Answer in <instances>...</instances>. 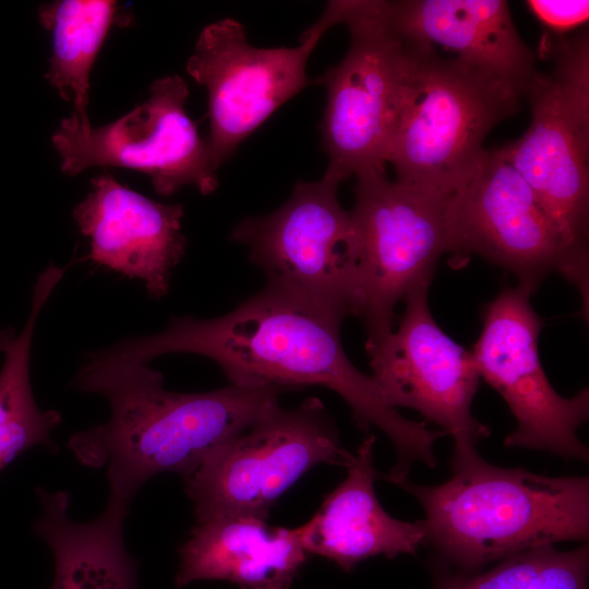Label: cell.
Masks as SVG:
<instances>
[{
  "label": "cell",
  "instance_id": "1",
  "mask_svg": "<svg viewBox=\"0 0 589 589\" xmlns=\"http://www.w3.org/2000/svg\"><path fill=\"white\" fill-rule=\"evenodd\" d=\"M342 321L297 293L265 284L223 316L173 318L157 334L124 340L100 354L147 363L166 353H195L215 361L230 384L327 387L348 404L357 428H377L390 441L397 460L384 480L396 484L408 479L417 462L435 468L434 444L446 432L409 420L385 401L372 377L348 358Z\"/></svg>",
  "mask_w": 589,
  "mask_h": 589
},
{
  "label": "cell",
  "instance_id": "2",
  "mask_svg": "<svg viewBox=\"0 0 589 589\" xmlns=\"http://www.w3.org/2000/svg\"><path fill=\"white\" fill-rule=\"evenodd\" d=\"M75 389L104 396L107 422L71 435L68 447L91 468H107L109 498L131 504L153 477L184 479L209 455L279 405L286 388L228 386L203 393L164 387L163 374L145 362L88 356Z\"/></svg>",
  "mask_w": 589,
  "mask_h": 589
},
{
  "label": "cell",
  "instance_id": "3",
  "mask_svg": "<svg viewBox=\"0 0 589 589\" xmlns=\"http://www.w3.org/2000/svg\"><path fill=\"white\" fill-rule=\"evenodd\" d=\"M450 478L397 486L424 509V544L446 566L476 573L540 546L589 537V479L552 477L488 462L478 449L453 453Z\"/></svg>",
  "mask_w": 589,
  "mask_h": 589
},
{
  "label": "cell",
  "instance_id": "4",
  "mask_svg": "<svg viewBox=\"0 0 589 589\" xmlns=\"http://www.w3.org/2000/svg\"><path fill=\"white\" fill-rule=\"evenodd\" d=\"M385 160L396 181L446 200L476 171L485 137L519 109L513 86L412 44Z\"/></svg>",
  "mask_w": 589,
  "mask_h": 589
},
{
  "label": "cell",
  "instance_id": "5",
  "mask_svg": "<svg viewBox=\"0 0 589 589\" xmlns=\"http://www.w3.org/2000/svg\"><path fill=\"white\" fill-rule=\"evenodd\" d=\"M540 51L551 60L537 71L526 97L531 122L497 151L522 176L542 208L578 252L589 254V36L546 34Z\"/></svg>",
  "mask_w": 589,
  "mask_h": 589
},
{
  "label": "cell",
  "instance_id": "6",
  "mask_svg": "<svg viewBox=\"0 0 589 589\" xmlns=\"http://www.w3.org/2000/svg\"><path fill=\"white\" fill-rule=\"evenodd\" d=\"M444 229L454 268L478 255L514 274L517 285L532 293L546 276L560 273L577 287L587 317L589 254L566 241L497 149H486L476 171L446 199Z\"/></svg>",
  "mask_w": 589,
  "mask_h": 589
},
{
  "label": "cell",
  "instance_id": "7",
  "mask_svg": "<svg viewBox=\"0 0 589 589\" xmlns=\"http://www.w3.org/2000/svg\"><path fill=\"white\" fill-rule=\"evenodd\" d=\"M335 420L317 397L298 407L276 406L249 429L209 455L184 488L196 521L226 515L267 519L275 502L320 464L346 467Z\"/></svg>",
  "mask_w": 589,
  "mask_h": 589
},
{
  "label": "cell",
  "instance_id": "8",
  "mask_svg": "<svg viewBox=\"0 0 589 589\" xmlns=\"http://www.w3.org/2000/svg\"><path fill=\"white\" fill-rule=\"evenodd\" d=\"M350 34L345 57L317 82L326 89L320 125L328 165L324 176L342 182L385 171L386 149L412 45L388 24L382 1H342Z\"/></svg>",
  "mask_w": 589,
  "mask_h": 589
},
{
  "label": "cell",
  "instance_id": "9",
  "mask_svg": "<svg viewBox=\"0 0 589 589\" xmlns=\"http://www.w3.org/2000/svg\"><path fill=\"white\" fill-rule=\"evenodd\" d=\"M337 180L297 181L289 199L264 216L239 221L230 239L244 244L266 284L287 289L341 320L359 316L357 240L338 199Z\"/></svg>",
  "mask_w": 589,
  "mask_h": 589
},
{
  "label": "cell",
  "instance_id": "10",
  "mask_svg": "<svg viewBox=\"0 0 589 589\" xmlns=\"http://www.w3.org/2000/svg\"><path fill=\"white\" fill-rule=\"evenodd\" d=\"M341 21V1L328 2L296 47H255L244 26L231 17L202 29L187 71L207 89L205 141L217 169L280 106L312 84L308 60L324 34Z\"/></svg>",
  "mask_w": 589,
  "mask_h": 589
},
{
  "label": "cell",
  "instance_id": "11",
  "mask_svg": "<svg viewBox=\"0 0 589 589\" xmlns=\"http://www.w3.org/2000/svg\"><path fill=\"white\" fill-rule=\"evenodd\" d=\"M349 211L357 240L356 279L365 350L394 328L398 302L431 284L445 253L444 199L418 191L385 171L359 175Z\"/></svg>",
  "mask_w": 589,
  "mask_h": 589
},
{
  "label": "cell",
  "instance_id": "12",
  "mask_svg": "<svg viewBox=\"0 0 589 589\" xmlns=\"http://www.w3.org/2000/svg\"><path fill=\"white\" fill-rule=\"evenodd\" d=\"M531 296L517 285L485 305L482 329L471 350L476 366L516 420L504 440L506 447L587 461L589 450L578 430L589 417V390L567 398L551 385L539 357L542 320L531 305Z\"/></svg>",
  "mask_w": 589,
  "mask_h": 589
},
{
  "label": "cell",
  "instance_id": "13",
  "mask_svg": "<svg viewBox=\"0 0 589 589\" xmlns=\"http://www.w3.org/2000/svg\"><path fill=\"white\" fill-rule=\"evenodd\" d=\"M188 96L184 79L168 75L151 85L144 103L106 125L85 128L73 115L62 119L52 135L61 170L76 176L95 166L123 167L146 173L163 196L188 184L213 193L218 169L185 111Z\"/></svg>",
  "mask_w": 589,
  "mask_h": 589
},
{
  "label": "cell",
  "instance_id": "14",
  "mask_svg": "<svg viewBox=\"0 0 589 589\" xmlns=\"http://www.w3.org/2000/svg\"><path fill=\"white\" fill-rule=\"evenodd\" d=\"M430 285L405 297L397 327L366 350L370 376L389 406L411 408L446 432L454 441L453 452L477 449L491 434L471 409L481 377L471 351L434 320Z\"/></svg>",
  "mask_w": 589,
  "mask_h": 589
},
{
  "label": "cell",
  "instance_id": "15",
  "mask_svg": "<svg viewBox=\"0 0 589 589\" xmlns=\"http://www.w3.org/2000/svg\"><path fill=\"white\" fill-rule=\"evenodd\" d=\"M91 185L73 208L74 220L91 241L88 259L143 280L153 298H163L172 268L185 253L183 205L153 201L109 173L95 176Z\"/></svg>",
  "mask_w": 589,
  "mask_h": 589
},
{
  "label": "cell",
  "instance_id": "16",
  "mask_svg": "<svg viewBox=\"0 0 589 589\" xmlns=\"http://www.w3.org/2000/svg\"><path fill=\"white\" fill-rule=\"evenodd\" d=\"M388 24L405 40L442 47L526 97L537 72L504 0L382 1Z\"/></svg>",
  "mask_w": 589,
  "mask_h": 589
},
{
  "label": "cell",
  "instance_id": "17",
  "mask_svg": "<svg viewBox=\"0 0 589 589\" xmlns=\"http://www.w3.org/2000/svg\"><path fill=\"white\" fill-rule=\"evenodd\" d=\"M375 441L373 434L362 440L346 466V478L301 526L308 554L325 557L345 572L377 555L414 554L425 540L423 520L396 519L378 502Z\"/></svg>",
  "mask_w": 589,
  "mask_h": 589
},
{
  "label": "cell",
  "instance_id": "18",
  "mask_svg": "<svg viewBox=\"0 0 589 589\" xmlns=\"http://www.w3.org/2000/svg\"><path fill=\"white\" fill-rule=\"evenodd\" d=\"M175 588L226 580L240 589H289L308 560L302 529L272 527L253 515L196 521L179 548Z\"/></svg>",
  "mask_w": 589,
  "mask_h": 589
},
{
  "label": "cell",
  "instance_id": "19",
  "mask_svg": "<svg viewBox=\"0 0 589 589\" xmlns=\"http://www.w3.org/2000/svg\"><path fill=\"white\" fill-rule=\"evenodd\" d=\"M36 494L41 515L33 529L53 555L51 589H140L139 565L123 538L130 505L108 498L98 517L79 522L68 513L69 492L37 488Z\"/></svg>",
  "mask_w": 589,
  "mask_h": 589
},
{
  "label": "cell",
  "instance_id": "20",
  "mask_svg": "<svg viewBox=\"0 0 589 589\" xmlns=\"http://www.w3.org/2000/svg\"><path fill=\"white\" fill-rule=\"evenodd\" d=\"M64 271L50 264L37 276L26 324L5 351L0 371V471L33 446L45 445L56 452L50 435L61 423L62 417L57 410L43 411L36 405L29 360L38 315Z\"/></svg>",
  "mask_w": 589,
  "mask_h": 589
},
{
  "label": "cell",
  "instance_id": "21",
  "mask_svg": "<svg viewBox=\"0 0 589 589\" xmlns=\"http://www.w3.org/2000/svg\"><path fill=\"white\" fill-rule=\"evenodd\" d=\"M119 5L110 0H58L38 10L41 25L52 35L46 79L74 107L73 116L91 127L87 116L89 75Z\"/></svg>",
  "mask_w": 589,
  "mask_h": 589
},
{
  "label": "cell",
  "instance_id": "22",
  "mask_svg": "<svg viewBox=\"0 0 589 589\" xmlns=\"http://www.w3.org/2000/svg\"><path fill=\"white\" fill-rule=\"evenodd\" d=\"M589 549L546 545L504 558L486 570L462 573L433 566L434 589H588Z\"/></svg>",
  "mask_w": 589,
  "mask_h": 589
},
{
  "label": "cell",
  "instance_id": "23",
  "mask_svg": "<svg viewBox=\"0 0 589 589\" xmlns=\"http://www.w3.org/2000/svg\"><path fill=\"white\" fill-rule=\"evenodd\" d=\"M526 4L549 34L555 36H564L587 23L589 17L587 0H529Z\"/></svg>",
  "mask_w": 589,
  "mask_h": 589
},
{
  "label": "cell",
  "instance_id": "24",
  "mask_svg": "<svg viewBox=\"0 0 589 589\" xmlns=\"http://www.w3.org/2000/svg\"><path fill=\"white\" fill-rule=\"evenodd\" d=\"M14 339H15L14 329L12 328L0 329V351L5 352Z\"/></svg>",
  "mask_w": 589,
  "mask_h": 589
}]
</instances>
